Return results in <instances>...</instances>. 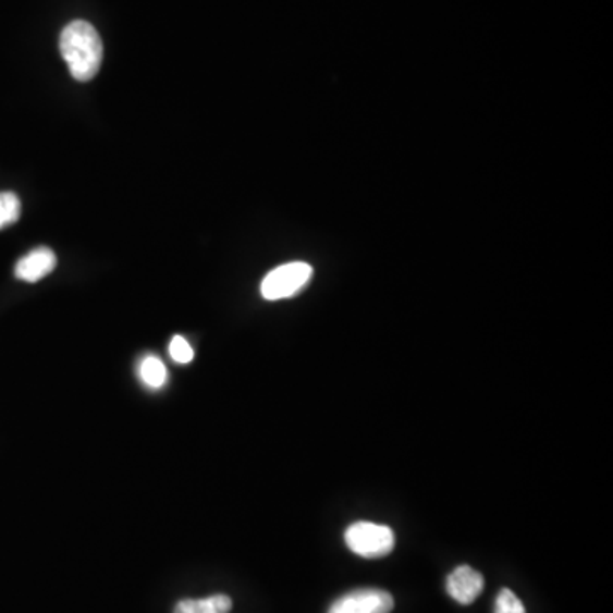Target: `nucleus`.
I'll return each mask as SVG.
<instances>
[{
    "label": "nucleus",
    "mask_w": 613,
    "mask_h": 613,
    "mask_svg": "<svg viewBox=\"0 0 613 613\" xmlns=\"http://www.w3.org/2000/svg\"><path fill=\"white\" fill-rule=\"evenodd\" d=\"M60 51L78 83H87L101 69L102 41L95 26L86 21L66 24L60 36Z\"/></svg>",
    "instance_id": "nucleus-1"
},
{
    "label": "nucleus",
    "mask_w": 613,
    "mask_h": 613,
    "mask_svg": "<svg viewBox=\"0 0 613 613\" xmlns=\"http://www.w3.org/2000/svg\"><path fill=\"white\" fill-rule=\"evenodd\" d=\"M350 551L367 559L385 557L394 551V531L385 525L356 522L344 531Z\"/></svg>",
    "instance_id": "nucleus-2"
},
{
    "label": "nucleus",
    "mask_w": 613,
    "mask_h": 613,
    "mask_svg": "<svg viewBox=\"0 0 613 613\" xmlns=\"http://www.w3.org/2000/svg\"><path fill=\"white\" fill-rule=\"evenodd\" d=\"M312 278V266L307 262H289L278 266L266 274L261 283V295L266 301H283L297 295Z\"/></svg>",
    "instance_id": "nucleus-3"
},
{
    "label": "nucleus",
    "mask_w": 613,
    "mask_h": 613,
    "mask_svg": "<svg viewBox=\"0 0 613 613\" xmlns=\"http://www.w3.org/2000/svg\"><path fill=\"white\" fill-rule=\"evenodd\" d=\"M394 598L389 591L379 588H361L338 598L329 606L328 613H391Z\"/></svg>",
    "instance_id": "nucleus-4"
},
{
    "label": "nucleus",
    "mask_w": 613,
    "mask_h": 613,
    "mask_svg": "<svg viewBox=\"0 0 613 613\" xmlns=\"http://www.w3.org/2000/svg\"><path fill=\"white\" fill-rule=\"evenodd\" d=\"M485 590V578L479 571L470 566H461L452 571L446 578V591L461 605H470Z\"/></svg>",
    "instance_id": "nucleus-5"
},
{
    "label": "nucleus",
    "mask_w": 613,
    "mask_h": 613,
    "mask_svg": "<svg viewBox=\"0 0 613 613\" xmlns=\"http://www.w3.org/2000/svg\"><path fill=\"white\" fill-rule=\"evenodd\" d=\"M57 256L48 247H36L32 253L21 258L14 268V274L23 282L36 283L56 270Z\"/></svg>",
    "instance_id": "nucleus-6"
},
{
    "label": "nucleus",
    "mask_w": 613,
    "mask_h": 613,
    "mask_svg": "<svg viewBox=\"0 0 613 613\" xmlns=\"http://www.w3.org/2000/svg\"><path fill=\"white\" fill-rule=\"evenodd\" d=\"M232 600L226 594H213L201 600H181L174 606V613H229Z\"/></svg>",
    "instance_id": "nucleus-7"
},
{
    "label": "nucleus",
    "mask_w": 613,
    "mask_h": 613,
    "mask_svg": "<svg viewBox=\"0 0 613 613\" xmlns=\"http://www.w3.org/2000/svg\"><path fill=\"white\" fill-rule=\"evenodd\" d=\"M138 377L147 388L161 389L168 382V368L162 364L161 358L154 355L145 356L138 365Z\"/></svg>",
    "instance_id": "nucleus-8"
},
{
    "label": "nucleus",
    "mask_w": 613,
    "mask_h": 613,
    "mask_svg": "<svg viewBox=\"0 0 613 613\" xmlns=\"http://www.w3.org/2000/svg\"><path fill=\"white\" fill-rule=\"evenodd\" d=\"M21 217V201L16 193H0V231L16 223Z\"/></svg>",
    "instance_id": "nucleus-9"
},
{
    "label": "nucleus",
    "mask_w": 613,
    "mask_h": 613,
    "mask_svg": "<svg viewBox=\"0 0 613 613\" xmlns=\"http://www.w3.org/2000/svg\"><path fill=\"white\" fill-rule=\"evenodd\" d=\"M494 613H527L524 603L508 588H503L494 603Z\"/></svg>",
    "instance_id": "nucleus-10"
},
{
    "label": "nucleus",
    "mask_w": 613,
    "mask_h": 613,
    "mask_svg": "<svg viewBox=\"0 0 613 613\" xmlns=\"http://www.w3.org/2000/svg\"><path fill=\"white\" fill-rule=\"evenodd\" d=\"M169 355L176 364L186 365L195 358V352L189 346L188 341L181 336H174L169 344Z\"/></svg>",
    "instance_id": "nucleus-11"
}]
</instances>
